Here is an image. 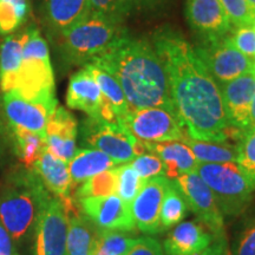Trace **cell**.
I'll return each mask as SVG.
<instances>
[{"label":"cell","mask_w":255,"mask_h":255,"mask_svg":"<svg viewBox=\"0 0 255 255\" xmlns=\"http://www.w3.org/2000/svg\"><path fill=\"white\" fill-rule=\"evenodd\" d=\"M152 46L164 66L174 113L184 131L201 141L238 142L244 131L229 126L220 85L194 46L171 27L156 31Z\"/></svg>","instance_id":"obj_1"},{"label":"cell","mask_w":255,"mask_h":255,"mask_svg":"<svg viewBox=\"0 0 255 255\" xmlns=\"http://www.w3.org/2000/svg\"><path fill=\"white\" fill-rule=\"evenodd\" d=\"M89 64L113 75L126 95L129 109L173 110L164 66L151 43L124 31L102 55Z\"/></svg>","instance_id":"obj_2"},{"label":"cell","mask_w":255,"mask_h":255,"mask_svg":"<svg viewBox=\"0 0 255 255\" xmlns=\"http://www.w3.org/2000/svg\"><path fill=\"white\" fill-rule=\"evenodd\" d=\"M52 199L34 173L25 168L12 175L0 194V221L12 240L23 241L36 228L38 218Z\"/></svg>","instance_id":"obj_3"},{"label":"cell","mask_w":255,"mask_h":255,"mask_svg":"<svg viewBox=\"0 0 255 255\" xmlns=\"http://www.w3.org/2000/svg\"><path fill=\"white\" fill-rule=\"evenodd\" d=\"M126 31L123 21L90 12L59 34L60 51L69 65H87Z\"/></svg>","instance_id":"obj_4"},{"label":"cell","mask_w":255,"mask_h":255,"mask_svg":"<svg viewBox=\"0 0 255 255\" xmlns=\"http://www.w3.org/2000/svg\"><path fill=\"white\" fill-rule=\"evenodd\" d=\"M21 64L12 91L27 101L58 104L49 47L37 28L24 32Z\"/></svg>","instance_id":"obj_5"},{"label":"cell","mask_w":255,"mask_h":255,"mask_svg":"<svg viewBox=\"0 0 255 255\" xmlns=\"http://www.w3.org/2000/svg\"><path fill=\"white\" fill-rule=\"evenodd\" d=\"M196 173L215 197L223 216H240L250 207L255 183L238 162L199 163Z\"/></svg>","instance_id":"obj_6"},{"label":"cell","mask_w":255,"mask_h":255,"mask_svg":"<svg viewBox=\"0 0 255 255\" xmlns=\"http://www.w3.org/2000/svg\"><path fill=\"white\" fill-rule=\"evenodd\" d=\"M81 136L84 144L104 152L116 164L129 163L136 156L148 152L144 143L136 139L121 123L89 117L83 121Z\"/></svg>","instance_id":"obj_7"},{"label":"cell","mask_w":255,"mask_h":255,"mask_svg":"<svg viewBox=\"0 0 255 255\" xmlns=\"http://www.w3.org/2000/svg\"><path fill=\"white\" fill-rule=\"evenodd\" d=\"M119 123L143 143L182 141L186 132L174 111L165 108L129 109Z\"/></svg>","instance_id":"obj_8"},{"label":"cell","mask_w":255,"mask_h":255,"mask_svg":"<svg viewBox=\"0 0 255 255\" xmlns=\"http://www.w3.org/2000/svg\"><path fill=\"white\" fill-rule=\"evenodd\" d=\"M194 50L219 85L253 72L254 60L235 49L228 36L201 39Z\"/></svg>","instance_id":"obj_9"},{"label":"cell","mask_w":255,"mask_h":255,"mask_svg":"<svg viewBox=\"0 0 255 255\" xmlns=\"http://www.w3.org/2000/svg\"><path fill=\"white\" fill-rule=\"evenodd\" d=\"M173 182L188 208L197 220L206 226L215 237H226L225 219L220 210L212 190L196 171L175 178Z\"/></svg>","instance_id":"obj_10"},{"label":"cell","mask_w":255,"mask_h":255,"mask_svg":"<svg viewBox=\"0 0 255 255\" xmlns=\"http://www.w3.org/2000/svg\"><path fill=\"white\" fill-rule=\"evenodd\" d=\"M34 255H66L68 212L62 200L52 197L34 228Z\"/></svg>","instance_id":"obj_11"},{"label":"cell","mask_w":255,"mask_h":255,"mask_svg":"<svg viewBox=\"0 0 255 255\" xmlns=\"http://www.w3.org/2000/svg\"><path fill=\"white\" fill-rule=\"evenodd\" d=\"M66 104L73 110H81L92 119L119 123L110 107L104 102L101 89L87 66L72 75L70 78Z\"/></svg>","instance_id":"obj_12"},{"label":"cell","mask_w":255,"mask_h":255,"mask_svg":"<svg viewBox=\"0 0 255 255\" xmlns=\"http://www.w3.org/2000/svg\"><path fill=\"white\" fill-rule=\"evenodd\" d=\"M81 209L98 229L133 233L136 225L131 209L119 195L85 197L78 200Z\"/></svg>","instance_id":"obj_13"},{"label":"cell","mask_w":255,"mask_h":255,"mask_svg":"<svg viewBox=\"0 0 255 255\" xmlns=\"http://www.w3.org/2000/svg\"><path fill=\"white\" fill-rule=\"evenodd\" d=\"M171 180L162 176L146 180L130 205L136 228L146 235H155L162 232L159 223V212L163 197Z\"/></svg>","instance_id":"obj_14"},{"label":"cell","mask_w":255,"mask_h":255,"mask_svg":"<svg viewBox=\"0 0 255 255\" xmlns=\"http://www.w3.org/2000/svg\"><path fill=\"white\" fill-rule=\"evenodd\" d=\"M58 104L27 101L14 91L2 94V110L9 126L45 136V128Z\"/></svg>","instance_id":"obj_15"},{"label":"cell","mask_w":255,"mask_h":255,"mask_svg":"<svg viewBox=\"0 0 255 255\" xmlns=\"http://www.w3.org/2000/svg\"><path fill=\"white\" fill-rule=\"evenodd\" d=\"M184 14L200 39L228 36L233 28L220 0H187Z\"/></svg>","instance_id":"obj_16"},{"label":"cell","mask_w":255,"mask_h":255,"mask_svg":"<svg viewBox=\"0 0 255 255\" xmlns=\"http://www.w3.org/2000/svg\"><path fill=\"white\" fill-rule=\"evenodd\" d=\"M229 126L248 130L251 103L255 95V73L248 72L220 85Z\"/></svg>","instance_id":"obj_17"},{"label":"cell","mask_w":255,"mask_h":255,"mask_svg":"<svg viewBox=\"0 0 255 255\" xmlns=\"http://www.w3.org/2000/svg\"><path fill=\"white\" fill-rule=\"evenodd\" d=\"M77 121L65 108L58 105L45 128L47 150L68 163L77 151Z\"/></svg>","instance_id":"obj_18"},{"label":"cell","mask_w":255,"mask_h":255,"mask_svg":"<svg viewBox=\"0 0 255 255\" xmlns=\"http://www.w3.org/2000/svg\"><path fill=\"white\" fill-rule=\"evenodd\" d=\"M218 238L197 221L180 222L171 229L163 242V250L167 255H195Z\"/></svg>","instance_id":"obj_19"},{"label":"cell","mask_w":255,"mask_h":255,"mask_svg":"<svg viewBox=\"0 0 255 255\" xmlns=\"http://www.w3.org/2000/svg\"><path fill=\"white\" fill-rule=\"evenodd\" d=\"M32 169L40 178L46 189L55 194L59 200H62L63 203L66 205L73 202L71 199L73 183L66 162L51 154L46 149Z\"/></svg>","instance_id":"obj_20"},{"label":"cell","mask_w":255,"mask_h":255,"mask_svg":"<svg viewBox=\"0 0 255 255\" xmlns=\"http://www.w3.org/2000/svg\"><path fill=\"white\" fill-rule=\"evenodd\" d=\"M146 151L159 157L164 165L165 176L169 180L196 171L199 162L193 152L181 141L144 143Z\"/></svg>","instance_id":"obj_21"},{"label":"cell","mask_w":255,"mask_h":255,"mask_svg":"<svg viewBox=\"0 0 255 255\" xmlns=\"http://www.w3.org/2000/svg\"><path fill=\"white\" fill-rule=\"evenodd\" d=\"M66 212H68L66 255H94L98 228L84 214L76 212L75 206L66 208Z\"/></svg>","instance_id":"obj_22"},{"label":"cell","mask_w":255,"mask_h":255,"mask_svg":"<svg viewBox=\"0 0 255 255\" xmlns=\"http://www.w3.org/2000/svg\"><path fill=\"white\" fill-rule=\"evenodd\" d=\"M45 18L57 36L90 13V0H45Z\"/></svg>","instance_id":"obj_23"},{"label":"cell","mask_w":255,"mask_h":255,"mask_svg":"<svg viewBox=\"0 0 255 255\" xmlns=\"http://www.w3.org/2000/svg\"><path fill=\"white\" fill-rule=\"evenodd\" d=\"M68 167L73 186H76L95 175L117 167V164L104 152L94 148H85L76 151L68 162Z\"/></svg>","instance_id":"obj_24"},{"label":"cell","mask_w":255,"mask_h":255,"mask_svg":"<svg viewBox=\"0 0 255 255\" xmlns=\"http://www.w3.org/2000/svg\"><path fill=\"white\" fill-rule=\"evenodd\" d=\"M24 32L9 34L0 45V89L1 94L12 91L17 82L23 57Z\"/></svg>","instance_id":"obj_25"},{"label":"cell","mask_w":255,"mask_h":255,"mask_svg":"<svg viewBox=\"0 0 255 255\" xmlns=\"http://www.w3.org/2000/svg\"><path fill=\"white\" fill-rule=\"evenodd\" d=\"M181 142L189 146L199 163L237 162V144H229L228 142L201 141V139L191 138L187 132H184Z\"/></svg>","instance_id":"obj_26"},{"label":"cell","mask_w":255,"mask_h":255,"mask_svg":"<svg viewBox=\"0 0 255 255\" xmlns=\"http://www.w3.org/2000/svg\"><path fill=\"white\" fill-rule=\"evenodd\" d=\"M84 66L90 70L91 75L94 76L101 89L104 102L109 105L115 116L120 121L121 117H123L129 111V105H128L126 95H124L120 83L113 75H110L109 72L100 66L94 65V64H87Z\"/></svg>","instance_id":"obj_27"},{"label":"cell","mask_w":255,"mask_h":255,"mask_svg":"<svg viewBox=\"0 0 255 255\" xmlns=\"http://www.w3.org/2000/svg\"><path fill=\"white\" fill-rule=\"evenodd\" d=\"M13 135L17 143V150L20 161L23 162L25 168L32 169L41 154L46 150L45 136L28 131L21 128L12 127Z\"/></svg>","instance_id":"obj_28"},{"label":"cell","mask_w":255,"mask_h":255,"mask_svg":"<svg viewBox=\"0 0 255 255\" xmlns=\"http://www.w3.org/2000/svg\"><path fill=\"white\" fill-rule=\"evenodd\" d=\"M188 212V207L184 202L180 190L177 189L173 181L169 184L165 195L162 201L161 212H159V223H161L162 232L165 229L178 225L183 221Z\"/></svg>","instance_id":"obj_29"},{"label":"cell","mask_w":255,"mask_h":255,"mask_svg":"<svg viewBox=\"0 0 255 255\" xmlns=\"http://www.w3.org/2000/svg\"><path fill=\"white\" fill-rule=\"evenodd\" d=\"M135 241L136 238L127 232L98 229L94 254L127 255Z\"/></svg>","instance_id":"obj_30"},{"label":"cell","mask_w":255,"mask_h":255,"mask_svg":"<svg viewBox=\"0 0 255 255\" xmlns=\"http://www.w3.org/2000/svg\"><path fill=\"white\" fill-rule=\"evenodd\" d=\"M117 191V167L89 178L76 191V199L109 196Z\"/></svg>","instance_id":"obj_31"},{"label":"cell","mask_w":255,"mask_h":255,"mask_svg":"<svg viewBox=\"0 0 255 255\" xmlns=\"http://www.w3.org/2000/svg\"><path fill=\"white\" fill-rule=\"evenodd\" d=\"M27 0H0V34L9 36L26 20Z\"/></svg>","instance_id":"obj_32"},{"label":"cell","mask_w":255,"mask_h":255,"mask_svg":"<svg viewBox=\"0 0 255 255\" xmlns=\"http://www.w3.org/2000/svg\"><path fill=\"white\" fill-rule=\"evenodd\" d=\"M144 181L133 170L130 163H124L117 167V191L127 205H131L137 194L139 193Z\"/></svg>","instance_id":"obj_33"},{"label":"cell","mask_w":255,"mask_h":255,"mask_svg":"<svg viewBox=\"0 0 255 255\" xmlns=\"http://www.w3.org/2000/svg\"><path fill=\"white\" fill-rule=\"evenodd\" d=\"M229 255H255V212L242 222Z\"/></svg>","instance_id":"obj_34"},{"label":"cell","mask_w":255,"mask_h":255,"mask_svg":"<svg viewBox=\"0 0 255 255\" xmlns=\"http://www.w3.org/2000/svg\"><path fill=\"white\" fill-rule=\"evenodd\" d=\"M237 162L255 183V129L246 130L237 143Z\"/></svg>","instance_id":"obj_35"},{"label":"cell","mask_w":255,"mask_h":255,"mask_svg":"<svg viewBox=\"0 0 255 255\" xmlns=\"http://www.w3.org/2000/svg\"><path fill=\"white\" fill-rule=\"evenodd\" d=\"M232 27L253 25L254 12L247 0H220Z\"/></svg>","instance_id":"obj_36"},{"label":"cell","mask_w":255,"mask_h":255,"mask_svg":"<svg viewBox=\"0 0 255 255\" xmlns=\"http://www.w3.org/2000/svg\"><path fill=\"white\" fill-rule=\"evenodd\" d=\"M129 163L143 181L165 175L164 165L162 161L151 152H145V154L136 156Z\"/></svg>","instance_id":"obj_37"},{"label":"cell","mask_w":255,"mask_h":255,"mask_svg":"<svg viewBox=\"0 0 255 255\" xmlns=\"http://www.w3.org/2000/svg\"><path fill=\"white\" fill-rule=\"evenodd\" d=\"M228 39L235 49L248 58L255 60V27L253 25L233 27L228 34Z\"/></svg>","instance_id":"obj_38"},{"label":"cell","mask_w":255,"mask_h":255,"mask_svg":"<svg viewBox=\"0 0 255 255\" xmlns=\"http://www.w3.org/2000/svg\"><path fill=\"white\" fill-rule=\"evenodd\" d=\"M167 0H119V15L124 20L133 13H145L162 7Z\"/></svg>","instance_id":"obj_39"},{"label":"cell","mask_w":255,"mask_h":255,"mask_svg":"<svg viewBox=\"0 0 255 255\" xmlns=\"http://www.w3.org/2000/svg\"><path fill=\"white\" fill-rule=\"evenodd\" d=\"M127 255H167L162 245L154 238H136L135 244Z\"/></svg>","instance_id":"obj_40"},{"label":"cell","mask_w":255,"mask_h":255,"mask_svg":"<svg viewBox=\"0 0 255 255\" xmlns=\"http://www.w3.org/2000/svg\"><path fill=\"white\" fill-rule=\"evenodd\" d=\"M90 12L123 21L119 15V0H90Z\"/></svg>","instance_id":"obj_41"},{"label":"cell","mask_w":255,"mask_h":255,"mask_svg":"<svg viewBox=\"0 0 255 255\" xmlns=\"http://www.w3.org/2000/svg\"><path fill=\"white\" fill-rule=\"evenodd\" d=\"M195 255H229V247L226 237H218L206 250Z\"/></svg>","instance_id":"obj_42"},{"label":"cell","mask_w":255,"mask_h":255,"mask_svg":"<svg viewBox=\"0 0 255 255\" xmlns=\"http://www.w3.org/2000/svg\"><path fill=\"white\" fill-rule=\"evenodd\" d=\"M0 255H17L9 233L0 223Z\"/></svg>","instance_id":"obj_43"},{"label":"cell","mask_w":255,"mask_h":255,"mask_svg":"<svg viewBox=\"0 0 255 255\" xmlns=\"http://www.w3.org/2000/svg\"><path fill=\"white\" fill-rule=\"evenodd\" d=\"M255 129V95L251 103L250 116H248V130Z\"/></svg>","instance_id":"obj_44"},{"label":"cell","mask_w":255,"mask_h":255,"mask_svg":"<svg viewBox=\"0 0 255 255\" xmlns=\"http://www.w3.org/2000/svg\"><path fill=\"white\" fill-rule=\"evenodd\" d=\"M0 94H1V89H0ZM1 109H2V103H1V98H0V135H1L2 131H4V123H2V119H1Z\"/></svg>","instance_id":"obj_45"},{"label":"cell","mask_w":255,"mask_h":255,"mask_svg":"<svg viewBox=\"0 0 255 255\" xmlns=\"http://www.w3.org/2000/svg\"><path fill=\"white\" fill-rule=\"evenodd\" d=\"M247 2L250 4L251 8L253 9V12H255V0H247Z\"/></svg>","instance_id":"obj_46"},{"label":"cell","mask_w":255,"mask_h":255,"mask_svg":"<svg viewBox=\"0 0 255 255\" xmlns=\"http://www.w3.org/2000/svg\"><path fill=\"white\" fill-rule=\"evenodd\" d=\"M253 26L255 27V12H254V17H253Z\"/></svg>","instance_id":"obj_47"},{"label":"cell","mask_w":255,"mask_h":255,"mask_svg":"<svg viewBox=\"0 0 255 255\" xmlns=\"http://www.w3.org/2000/svg\"><path fill=\"white\" fill-rule=\"evenodd\" d=\"M253 72L255 73V60H254V66H253Z\"/></svg>","instance_id":"obj_48"},{"label":"cell","mask_w":255,"mask_h":255,"mask_svg":"<svg viewBox=\"0 0 255 255\" xmlns=\"http://www.w3.org/2000/svg\"><path fill=\"white\" fill-rule=\"evenodd\" d=\"M94 255H104V254H94Z\"/></svg>","instance_id":"obj_49"}]
</instances>
